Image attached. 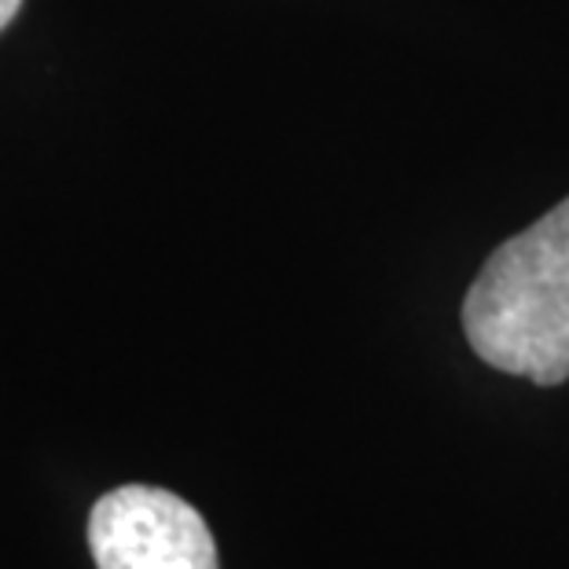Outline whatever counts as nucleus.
Wrapping results in <instances>:
<instances>
[{
  "label": "nucleus",
  "instance_id": "f257e3e1",
  "mask_svg": "<svg viewBox=\"0 0 569 569\" xmlns=\"http://www.w3.org/2000/svg\"><path fill=\"white\" fill-rule=\"evenodd\" d=\"M463 331L496 371L569 379V196L489 253L463 298Z\"/></svg>",
  "mask_w": 569,
  "mask_h": 569
},
{
  "label": "nucleus",
  "instance_id": "7ed1b4c3",
  "mask_svg": "<svg viewBox=\"0 0 569 569\" xmlns=\"http://www.w3.org/2000/svg\"><path fill=\"white\" fill-rule=\"evenodd\" d=\"M19 8H22V0H0V30L19 16Z\"/></svg>",
  "mask_w": 569,
  "mask_h": 569
},
{
  "label": "nucleus",
  "instance_id": "f03ea898",
  "mask_svg": "<svg viewBox=\"0 0 569 569\" xmlns=\"http://www.w3.org/2000/svg\"><path fill=\"white\" fill-rule=\"evenodd\" d=\"M96 569H221L206 518L177 492L122 486L92 503Z\"/></svg>",
  "mask_w": 569,
  "mask_h": 569
}]
</instances>
